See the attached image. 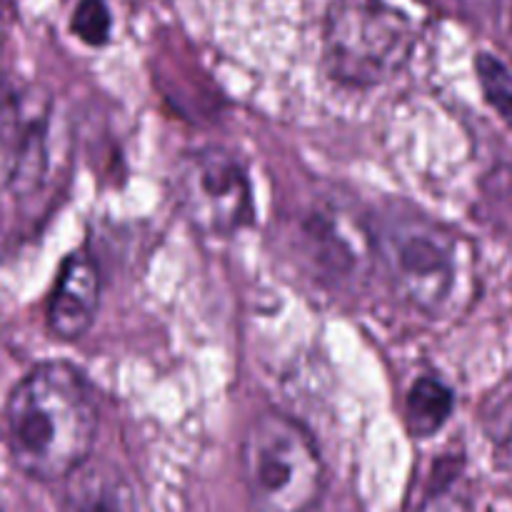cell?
<instances>
[{"label":"cell","instance_id":"8992f818","mask_svg":"<svg viewBox=\"0 0 512 512\" xmlns=\"http://www.w3.org/2000/svg\"><path fill=\"white\" fill-rule=\"evenodd\" d=\"M100 305V270L85 250L63 260L48 303V330L63 343H75L93 325Z\"/></svg>","mask_w":512,"mask_h":512},{"label":"cell","instance_id":"52a82bcc","mask_svg":"<svg viewBox=\"0 0 512 512\" xmlns=\"http://www.w3.org/2000/svg\"><path fill=\"white\" fill-rule=\"evenodd\" d=\"M60 512H138L130 480L108 460H85L68 480Z\"/></svg>","mask_w":512,"mask_h":512},{"label":"cell","instance_id":"3957f363","mask_svg":"<svg viewBox=\"0 0 512 512\" xmlns=\"http://www.w3.org/2000/svg\"><path fill=\"white\" fill-rule=\"evenodd\" d=\"M240 470L255 512H313L325 465L303 423L280 410L255 415L240 443Z\"/></svg>","mask_w":512,"mask_h":512},{"label":"cell","instance_id":"7a4b0ae2","mask_svg":"<svg viewBox=\"0 0 512 512\" xmlns=\"http://www.w3.org/2000/svg\"><path fill=\"white\" fill-rule=\"evenodd\" d=\"M373 243L393 290L418 313L443 318L458 308L470 255L453 230L410 210H390L375 223Z\"/></svg>","mask_w":512,"mask_h":512},{"label":"cell","instance_id":"7c38bea8","mask_svg":"<svg viewBox=\"0 0 512 512\" xmlns=\"http://www.w3.org/2000/svg\"><path fill=\"white\" fill-rule=\"evenodd\" d=\"M0 512H5V510H3V508H0Z\"/></svg>","mask_w":512,"mask_h":512},{"label":"cell","instance_id":"6da1fadb","mask_svg":"<svg viewBox=\"0 0 512 512\" xmlns=\"http://www.w3.org/2000/svg\"><path fill=\"white\" fill-rule=\"evenodd\" d=\"M93 390L68 363H40L5 405V440L15 468L40 483L68 480L93 453Z\"/></svg>","mask_w":512,"mask_h":512},{"label":"cell","instance_id":"277c9868","mask_svg":"<svg viewBox=\"0 0 512 512\" xmlns=\"http://www.w3.org/2000/svg\"><path fill=\"white\" fill-rule=\"evenodd\" d=\"M415 25L388 0H333L323 25L330 78L348 88H375L408 65Z\"/></svg>","mask_w":512,"mask_h":512},{"label":"cell","instance_id":"30bf717a","mask_svg":"<svg viewBox=\"0 0 512 512\" xmlns=\"http://www.w3.org/2000/svg\"><path fill=\"white\" fill-rule=\"evenodd\" d=\"M73 33L88 45H105L113 30V15H110L105 0H78L73 10Z\"/></svg>","mask_w":512,"mask_h":512},{"label":"cell","instance_id":"9c48e42d","mask_svg":"<svg viewBox=\"0 0 512 512\" xmlns=\"http://www.w3.org/2000/svg\"><path fill=\"white\" fill-rule=\"evenodd\" d=\"M480 88L490 108L512 128V70L500 58L490 53H480L475 60Z\"/></svg>","mask_w":512,"mask_h":512},{"label":"cell","instance_id":"5b68a950","mask_svg":"<svg viewBox=\"0 0 512 512\" xmlns=\"http://www.w3.org/2000/svg\"><path fill=\"white\" fill-rule=\"evenodd\" d=\"M175 203L198 233L233 238L255 218L245 168L223 148L190 150L175 168Z\"/></svg>","mask_w":512,"mask_h":512},{"label":"cell","instance_id":"ba28073f","mask_svg":"<svg viewBox=\"0 0 512 512\" xmlns=\"http://www.w3.org/2000/svg\"><path fill=\"white\" fill-rule=\"evenodd\" d=\"M455 408V395L440 378H418L405 398V418L415 438H430L440 433Z\"/></svg>","mask_w":512,"mask_h":512},{"label":"cell","instance_id":"8fae6325","mask_svg":"<svg viewBox=\"0 0 512 512\" xmlns=\"http://www.w3.org/2000/svg\"><path fill=\"white\" fill-rule=\"evenodd\" d=\"M0 3H10V0H0Z\"/></svg>","mask_w":512,"mask_h":512}]
</instances>
